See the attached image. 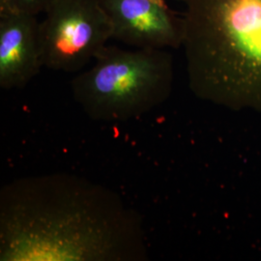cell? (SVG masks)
<instances>
[{"instance_id":"cell-3","label":"cell","mask_w":261,"mask_h":261,"mask_svg":"<svg viewBox=\"0 0 261 261\" xmlns=\"http://www.w3.org/2000/svg\"><path fill=\"white\" fill-rule=\"evenodd\" d=\"M173 82V57L167 49L106 46L93 65L71 81V91L90 119L124 122L165 103Z\"/></svg>"},{"instance_id":"cell-4","label":"cell","mask_w":261,"mask_h":261,"mask_svg":"<svg viewBox=\"0 0 261 261\" xmlns=\"http://www.w3.org/2000/svg\"><path fill=\"white\" fill-rule=\"evenodd\" d=\"M39 22L43 67L79 73L112 39V24L100 0H56Z\"/></svg>"},{"instance_id":"cell-7","label":"cell","mask_w":261,"mask_h":261,"mask_svg":"<svg viewBox=\"0 0 261 261\" xmlns=\"http://www.w3.org/2000/svg\"><path fill=\"white\" fill-rule=\"evenodd\" d=\"M56 0H0V11L13 10L38 16L46 13Z\"/></svg>"},{"instance_id":"cell-6","label":"cell","mask_w":261,"mask_h":261,"mask_svg":"<svg viewBox=\"0 0 261 261\" xmlns=\"http://www.w3.org/2000/svg\"><path fill=\"white\" fill-rule=\"evenodd\" d=\"M42 67L37 16L0 11V87L24 88Z\"/></svg>"},{"instance_id":"cell-5","label":"cell","mask_w":261,"mask_h":261,"mask_svg":"<svg viewBox=\"0 0 261 261\" xmlns=\"http://www.w3.org/2000/svg\"><path fill=\"white\" fill-rule=\"evenodd\" d=\"M112 39L136 48H179L184 37L183 16L165 0H100Z\"/></svg>"},{"instance_id":"cell-1","label":"cell","mask_w":261,"mask_h":261,"mask_svg":"<svg viewBox=\"0 0 261 261\" xmlns=\"http://www.w3.org/2000/svg\"><path fill=\"white\" fill-rule=\"evenodd\" d=\"M140 213L70 173L13 180L0 191L1 261L147 260Z\"/></svg>"},{"instance_id":"cell-2","label":"cell","mask_w":261,"mask_h":261,"mask_svg":"<svg viewBox=\"0 0 261 261\" xmlns=\"http://www.w3.org/2000/svg\"><path fill=\"white\" fill-rule=\"evenodd\" d=\"M190 89L233 111L261 112V0H181Z\"/></svg>"}]
</instances>
